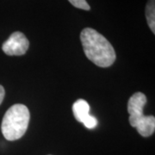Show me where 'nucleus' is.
<instances>
[{
    "instance_id": "nucleus-1",
    "label": "nucleus",
    "mask_w": 155,
    "mask_h": 155,
    "mask_svg": "<svg viewBox=\"0 0 155 155\" xmlns=\"http://www.w3.org/2000/svg\"><path fill=\"white\" fill-rule=\"evenodd\" d=\"M80 40L86 57L96 66L109 67L116 61V52L107 39L91 28H84Z\"/></svg>"
},
{
    "instance_id": "nucleus-2",
    "label": "nucleus",
    "mask_w": 155,
    "mask_h": 155,
    "mask_svg": "<svg viewBox=\"0 0 155 155\" xmlns=\"http://www.w3.org/2000/svg\"><path fill=\"white\" fill-rule=\"evenodd\" d=\"M29 110L23 104H17L6 111L1 125L4 137L10 141L22 138L26 133L29 122Z\"/></svg>"
},
{
    "instance_id": "nucleus-3",
    "label": "nucleus",
    "mask_w": 155,
    "mask_h": 155,
    "mask_svg": "<svg viewBox=\"0 0 155 155\" xmlns=\"http://www.w3.org/2000/svg\"><path fill=\"white\" fill-rule=\"evenodd\" d=\"M29 41L22 32H14L2 46V49L7 55H23L28 49Z\"/></svg>"
},
{
    "instance_id": "nucleus-4",
    "label": "nucleus",
    "mask_w": 155,
    "mask_h": 155,
    "mask_svg": "<svg viewBox=\"0 0 155 155\" xmlns=\"http://www.w3.org/2000/svg\"><path fill=\"white\" fill-rule=\"evenodd\" d=\"M147 104V97L142 92H136L129 98L127 103V112L129 113V123L132 127H135L146 116L143 110Z\"/></svg>"
},
{
    "instance_id": "nucleus-5",
    "label": "nucleus",
    "mask_w": 155,
    "mask_h": 155,
    "mask_svg": "<svg viewBox=\"0 0 155 155\" xmlns=\"http://www.w3.org/2000/svg\"><path fill=\"white\" fill-rule=\"evenodd\" d=\"M72 111L74 117L78 122H83L84 120L90 115V105L85 100L78 99L73 104Z\"/></svg>"
},
{
    "instance_id": "nucleus-6",
    "label": "nucleus",
    "mask_w": 155,
    "mask_h": 155,
    "mask_svg": "<svg viewBox=\"0 0 155 155\" xmlns=\"http://www.w3.org/2000/svg\"><path fill=\"white\" fill-rule=\"evenodd\" d=\"M138 133L143 137H148L153 134L155 130V118L153 116H147L145 120L135 127Z\"/></svg>"
},
{
    "instance_id": "nucleus-7",
    "label": "nucleus",
    "mask_w": 155,
    "mask_h": 155,
    "mask_svg": "<svg viewBox=\"0 0 155 155\" xmlns=\"http://www.w3.org/2000/svg\"><path fill=\"white\" fill-rule=\"evenodd\" d=\"M146 17L147 24L152 32L155 34V1L148 0L146 7Z\"/></svg>"
},
{
    "instance_id": "nucleus-8",
    "label": "nucleus",
    "mask_w": 155,
    "mask_h": 155,
    "mask_svg": "<svg viewBox=\"0 0 155 155\" xmlns=\"http://www.w3.org/2000/svg\"><path fill=\"white\" fill-rule=\"evenodd\" d=\"M72 5L76 8L81 9L84 11H90L91 7L88 5V3L86 2V0H68Z\"/></svg>"
},
{
    "instance_id": "nucleus-9",
    "label": "nucleus",
    "mask_w": 155,
    "mask_h": 155,
    "mask_svg": "<svg viewBox=\"0 0 155 155\" xmlns=\"http://www.w3.org/2000/svg\"><path fill=\"white\" fill-rule=\"evenodd\" d=\"M82 123H84V125L87 127V128H91H91H94V127H97V119L95 118L94 116L89 115V116L84 120V122H82Z\"/></svg>"
},
{
    "instance_id": "nucleus-10",
    "label": "nucleus",
    "mask_w": 155,
    "mask_h": 155,
    "mask_svg": "<svg viewBox=\"0 0 155 155\" xmlns=\"http://www.w3.org/2000/svg\"><path fill=\"white\" fill-rule=\"evenodd\" d=\"M5 88L0 85V104H2L3 100L5 98Z\"/></svg>"
}]
</instances>
